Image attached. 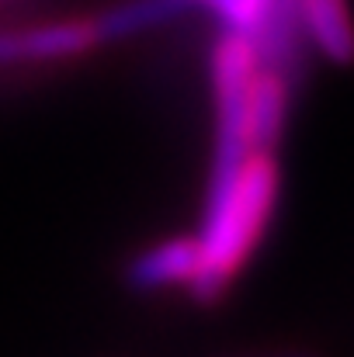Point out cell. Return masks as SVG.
<instances>
[{
    "mask_svg": "<svg viewBox=\"0 0 354 357\" xmlns=\"http://www.w3.org/2000/svg\"><path fill=\"white\" fill-rule=\"evenodd\" d=\"M274 198H278V167L267 149H253L230 184L209 188L202 233L195 236L202 264L188 281L198 302H216L219 291L230 284L236 267L246 260V253L264 233Z\"/></svg>",
    "mask_w": 354,
    "mask_h": 357,
    "instance_id": "1",
    "label": "cell"
},
{
    "mask_svg": "<svg viewBox=\"0 0 354 357\" xmlns=\"http://www.w3.org/2000/svg\"><path fill=\"white\" fill-rule=\"evenodd\" d=\"M260 17L250 31V45L257 66L281 73L288 84L302 70V24H299V0H257Z\"/></svg>",
    "mask_w": 354,
    "mask_h": 357,
    "instance_id": "2",
    "label": "cell"
},
{
    "mask_svg": "<svg viewBox=\"0 0 354 357\" xmlns=\"http://www.w3.org/2000/svg\"><path fill=\"white\" fill-rule=\"evenodd\" d=\"M94 42H98L94 21H59V24H42V28L0 31V66L66 59L91 49Z\"/></svg>",
    "mask_w": 354,
    "mask_h": 357,
    "instance_id": "3",
    "label": "cell"
},
{
    "mask_svg": "<svg viewBox=\"0 0 354 357\" xmlns=\"http://www.w3.org/2000/svg\"><path fill=\"white\" fill-rule=\"evenodd\" d=\"M302 38L330 63H354V17L348 0H299Z\"/></svg>",
    "mask_w": 354,
    "mask_h": 357,
    "instance_id": "4",
    "label": "cell"
},
{
    "mask_svg": "<svg viewBox=\"0 0 354 357\" xmlns=\"http://www.w3.org/2000/svg\"><path fill=\"white\" fill-rule=\"evenodd\" d=\"M288 80L274 70L257 66L246 87V128L253 149H271L281 135V125L288 115Z\"/></svg>",
    "mask_w": 354,
    "mask_h": 357,
    "instance_id": "5",
    "label": "cell"
},
{
    "mask_svg": "<svg viewBox=\"0 0 354 357\" xmlns=\"http://www.w3.org/2000/svg\"><path fill=\"white\" fill-rule=\"evenodd\" d=\"M202 264L198 243L195 239H167L146 253H139L128 264V284L149 291V288H167L177 281H191Z\"/></svg>",
    "mask_w": 354,
    "mask_h": 357,
    "instance_id": "6",
    "label": "cell"
},
{
    "mask_svg": "<svg viewBox=\"0 0 354 357\" xmlns=\"http://www.w3.org/2000/svg\"><path fill=\"white\" fill-rule=\"evenodd\" d=\"M188 7H191L188 0H128V3H118L112 10H105L101 17H94V31H98V42L135 35V31L156 28L163 21H174Z\"/></svg>",
    "mask_w": 354,
    "mask_h": 357,
    "instance_id": "7",
    "label": "cell"
},
{
    "mask_svg": "<svg viewBox=\"0 0 354 357\" xmlns=\"http://www.w3.org/2000/svg\"><path fill=\"white\" fill-rule=\"evenodd\" d=\"M188 3L209 7V10L223 21V28L239 31V35H246V38H250V31L257 28V17H260V3H257V0H188Z\"/></svg>",
    "mask_w": 354,
    "mask_h": 357,
    "instance_id": "8",
    "label": "cell"
}]
</instances>
